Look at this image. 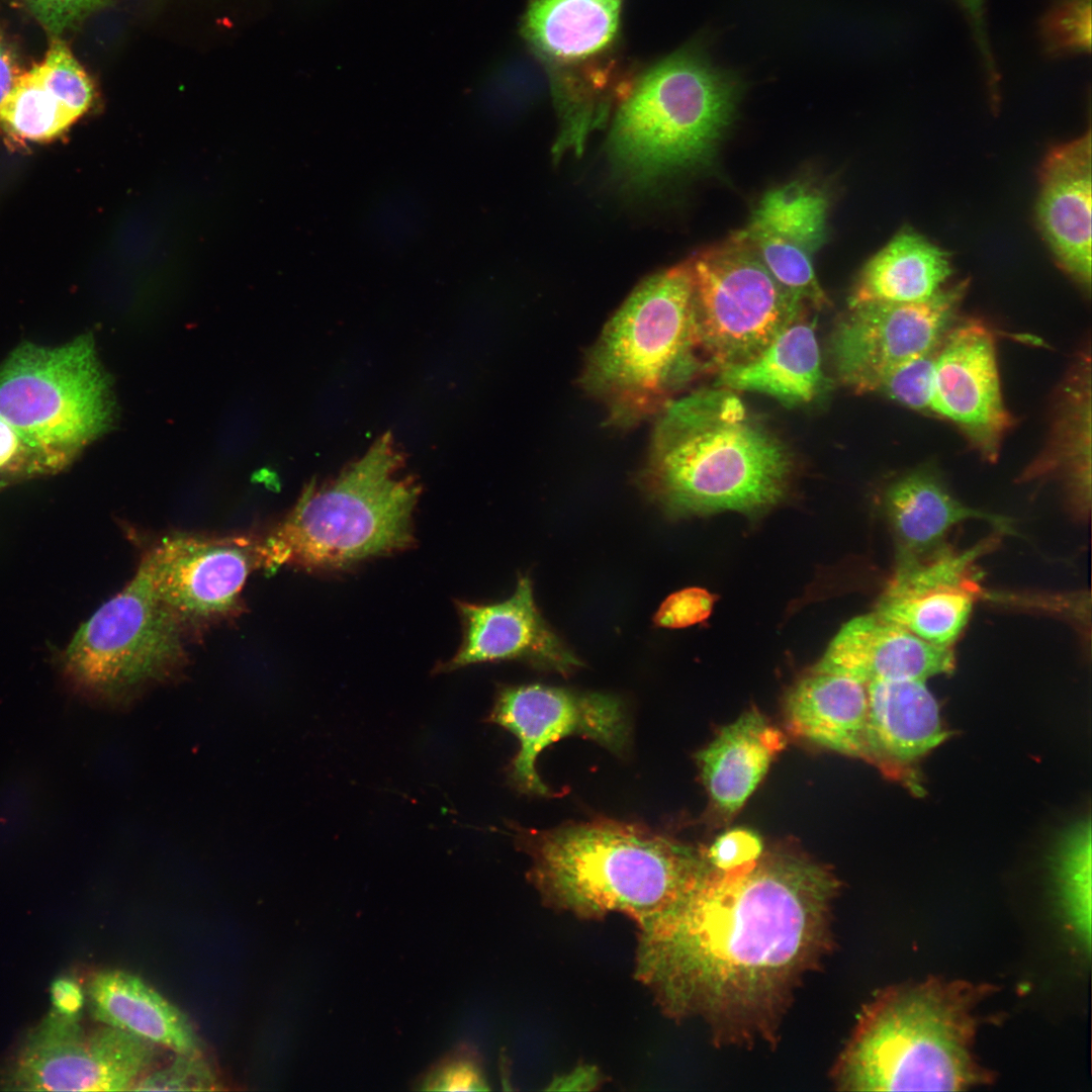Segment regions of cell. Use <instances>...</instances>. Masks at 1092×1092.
<instances>
[{
	"label": "cell",
	"mask_w": 1092,
	"mask_h": 1092,
	"mask_svg": "<svg viewBox=\"0 0 1092 1092\" xmlns=\"http://www.w3.org/2000/svg\"><path fill=\"white\" fill-rule=\"evenodd\" d=\"M838 889L827 868L788 849L710 864L638 925L637 978L672 1018L703 1019L719 1045L775 1042L795 989L832 946Z\"/></svg>",
	"instance_id": "6da1fadb"
},
{
	"label": "cell",
	"mask_w": 1092,
	"mask_h": 1092,
	"mask_svg": "<svg viewBox=\"0 0 1092 1092\" xmlns=\"http://www.w3.org/2000/svg\"><path fill=\"white\" fill-rule=\"evenodd\" d=\"M655 418L638 480L668 517L721 511L754 516L784 498L791 455L732 390L675 397Z\"/></svg>",
	"instance_id": "7a4b0ae2"
},
{
	"label": "cell",
	"mask_w": 1092,
	"mask_h": 1092,
	"mask_svg": "<svg viewBox=\"0 0 1092 1092\" xmlns=\"http://www.w3.org/2000/svg\"><path fill=\"white\" fill-rule=\"evenodd\" d=\"M988 986L929 979L881 991L837 1059L843 1091H961L992 1081L973 1055L974 1009Z\"/></svg>",
	"instance_id": "3957f363"
},
{
	"label": "cell",
	"mask_w": 1092,
	"mask_h": 1092,
	"mask_svg": "<svg viewBox=\"0 0 1092 1092\" xmlns=\"http://www.w3.org/2000/svg\"><path fill=\"white\" fill-rule=\"evenodd\" d=\"M528 849L533 880L551 905L587 918L621 912L638 925L670 906L710 867L705 851L612 820L535 833Z\"/></svg>",
	"instance_id": "277c9868"
},
{
	"label": "cell",
	"mask_w": 1092,
	"mask_h": 1092,
	"mask_svg": "<svg viewBox=\"0 0 1092 1092\" xmlns=\"http://www.w3.org/2000/svg\"><path fill=\"white\" fill-rule=\"evenodd\" d=\"M404 467L387 432L334 478L309 483L262 539L265 568L341 570L410 548L421 486Z\"/></svg>",
	"instance_id": "5b68a950"
},
{
	"label": "cell",
	"mask_w": 1092,
	"mask_h": 1092,
	"mask_svg": "<svg viewBox=\"0 0 1092 1092\" xmlns=\"http://www.w3.org/2000/svg\"><path fill=\"white\" fill-rule=\"evenodd\" d=\"M705 368L687 263L642 281L586 355L580 382L607 422L630 429L656 417Z\"/></svg>",
	"instance_id": "8992f818"
},
{
	"label": "cell",
	"mask_w": 1092,
	"mask_h": 1092,
	"mask_svg": "<svg viewBox=\"0 0 1092 1092\" xmlns=\"http://www.w3.org/2000/svg\"><path fill=\"white\" fill-rule=\"evenodd\" d=\"M738 87L703 57L680 52L644 74L615 114L609 150L628 179L647 184L712 160Z\"/></svg>",
	"instance_id": "52a82bcc"
},
{
	"label": "cell",
	"mask_w": 1092,
	"mask_h": 1092,
	"mask_svg": "<svg viewBox=\"0 0 1092 1092\" xmlns=\"http://www.w3.org/2000/svg\"><path fill=\"white\" fill-rule=\"evenodd\" d=\"M115 416L112 382L90 335L58 347L23 343L0 366V417L52 474L110 430Z\"/></svg>",
	"instance_id": "ba28073f"
},
{
	"label": "cell",
	"mask_w": 1092,
	"mask_h": 1092,
	"mask_svg": "<svg viewBox=\"0 0 1092 1092\" xmlns=\"http://www.w3.org/2000/svg\"><path fill=\"white\" fill-rule=\"evenodd\" d=\"M187 636L140 563L121 592L78 629L61 661L83 693L126 708L181 676L188 663Z\"/></svg>",
	"instance_id": "9c48e42d"
},
{
	"label": "cell",
	"mask_w": 1092,
	"mask_h": 1092,
	"mask_svg": "<svg viewBox=\"0 0 1092 1092\" xmlns=\"http://www.w3.org/2000/svg\"><path fill=\"white\" fill-rule=\"evenodd\" d=\"M694 329L705 368L724 370L759 354L805 306L736 235L686 262Z\"/></svg>",
	"instance_id": "30bf717a"
},
{
	"label": "cell",
	"mask_w": 1092,
	"mask_h": 1092,
	"mask_svg": "<svg viewBox=\"0 0 1092 1092\" xmlns=\"http://www.w3.org/2000/svg\"><path fill=\"white\" fill-rule=\"evenodd\" d=\"M79 1018L52 1011L5 1074V1090L127 1091L150 1072L157 1045L104 1025L87 1033Z\"/></svg>",
	"instance_id": "8fae6325"
},
{
	"label": "cell",
	"mask_w": 1092,
	"mask_h": 1092,
	"mask_svg": "<svg viewBox=\"0 0 1092 1092\" xmlns=\"http://www.w3.org/2000/svg\"><path fill=\"white\" fill-rule=\"evenodd\" d=\"M141 563L187 635L237 616L248 576L265 568L262 539L242 535H167L146 551Z\"/></svg>",
	"instance_id": "7c38bea8"
},
{
	"label": "cell",
	"mask_w": 1092,
	"mask_h": 1092,
	"mask_svg": "<svg viewBox=\"0 0 1092 1092\" xmlns=\"http://www.w3.org/2000/svg\"><path fill=\"white\" fill-rule=\"evenodd\" d=\"M488 721L518 738L520 748L510 776L519 789L537 796L551 794L536 770L538 755L550 744L577 735L616 754L629 744L630 727L622 701L602 693L541 684L503 687Z\"/></svg>",
	"instance_id": "4fadbf2b"
},
{
	"label": "cell",
	"mask_w": 1092,
	"mask_h": 1092,
	"mask_svg": "<svg viewBox=\"0 0 1092 1092\" xmlns=\"http://www.w3.org/2000/svg\"><path fill=\"white\" fill-rule=\"evenodd\" d=\"M968 285L962 281L916 302L850 306L831 339L840 380L858 393L875 391L890 368L937 348L952 328Z\"/></svg>",
	"instance_id": "5bb4252c"
},
{
	"label": "cell",
	"mask_w": 1092,
	"mask_h": 1092,
	"mask_svg": "<svg viewBox=\"0 0 1092 1092\" xmlns=\"http://www.w3.org/2000/svg\"><path fill=\"white\" fill-rule=\"evenodd\" d=\"M932 412L956 424L971 445L994 461L1012 419L1000 386L995 339L986 325L952 327L935 359Z\"/></svg>",
	"instance_id": "9a60e30c"
},
{
	"label": "cell",
	"mask_w": 1092,
	"mask_h": 1092,
	"mask_svg": "<svg viewBox=\"0 0 1092 1092\" xmlns=\"http://www.w3.org/2000/svg\"><path fill=\"white\" fill-rule=\"evenodd\" d=\"M981 552L979 546L962 553L939 546L899 556L876 614L927 642L949 647L967 624L979 590L973 562Z\"/></svg>",
	"instance_id": "2e32d148"
},
{
	"label": "cell",
	"mask_w": 1092,
	"mask_h": 1092,
	"mask_svg": "<svg viewBox=\"0 0 1092 1092\" xmlns=\"http://www.w3.org/2000/svg\"><path fill=\"white\" fill-rule=\"evenodd\" d=\"M462 642L455 655L436 667L448 672L467 665L518 660L563 676L583 663L544 620L534 600L533 583L519 574L514 594L505 601L456 603Z\"/></svg>",
	"instance_id": "e0dca14e"
},
{
	"label": "cell",
	"mask_w": 1092,
	"mask_h": 1092,
	"mask_svg": "<svg viewBox=\"0 0 1092 1092\" xmlns=\"http://www.w3.org/2000/svg\"><path fill=\"white\" fill-rule=\"evenodd\" d=\"M827 209L822 192L792 182L768 191L746 228L736 234L789 293L815 307L828 302L813 265L825 241Z\"/></svg>",
	"instance_id": "ac0fdd59"
},
{
	"label": "cell",
	"mask_w": 1092,
	"mask_h": 1092,
	"mask_svg": "<svg viewBox=\"0 0 1092 1092\" xmlns=\"http://www.w3.org/2000/svg\"><path fill=\"white\" fill-rule=\"evenodd\" d=\"M1091 131L1054 148L1040 172L1037 221L1060 266L1091 286Z\"/></svg>",
	"instance_id": "d6986e66"
},
{
	"label": "cell",
	"mask_w": 1092,
	"mask_h": 1092,
	"mask_svg": "<svg viewBox=\"0 0 1092 1092\" xmlns=\"http://www.w3.org/2000/svg\"><path fill=\"white\" fill-rule=\"evenodd\" d=\"M949 647L927 642L876 613L842 627L814 669L843 674L864 685L919 679L953 669Z\"/></svg>",
	"instance_id": "ffe728a7"
},
{
	"label": "cell",
	"mask_w": 1092,
	"mask_h": 1092,
	"mask_svg": "<svg viewBox=\"0 0 1092 1092\" xmlns=\"http://www.w3.org/2000/svg\"><path fill=\"white\" fill-rule=\"evenodd\" d=\"M867 691L871 762L906 778L910 763L946 738L938 703L919 679L872 681Z\"/></svg>",
	"instance_id": "44dd1931"
},
{
	"label": "cell",
	"mask_w": 1092,
	"mask_h": 1092,
	"mask_svg": "<svg viewBox=\"0 0 1092 1092\" xmlns=\"http://www.w3.org/2000/svg\"><path fill=\"white\" fill-rule=\"evenodd\" d=\"M867 685L813 669L788 694L789 731L819 746L871 761Z\"/></svg>",
	"instance_id": "7402d4cb"
},
{
	"label": "cell",
	"mask_w": 1092,
	"mask_h": 1092,
	"mask_svg": "<svg viewBox=\"0 0 1092 1092\" xmlns=\"http://www.w3.org/2000/svg\"><path fill=\"white\" fill-rule=\"evenodd\" d=\"M784 746L782 732L750 710L698 752L703 783L720 815L730 818L740 810Z\"/></svg>",
	"instance_id": "603a6c76"
},
{
	"label": "cell",
	"mask_w": 1092,
	"mask_h": 1092,
	"mask_svg": "<svg viewBox=\"0 0 1092 1092\" xmlns=\"http://www.w3.org/2000/svg\"><path fill=\"white\" fill-rule=\"evenodd\" d=\"M94 1018L177 1054L201 1053V1041L188 1017L141 978L123 971H103L89 982Z\"/></svg>",
	"instance_id": "cb8c5ba5"
},
{
	"label": "cell",
	"mask_w": 1092,
	"mask_h": 1092,
	"mask_svg": "<svg viewBox=\"0 0 1092 1092\" xmlns=\"http://www.w3.org/2000/svg\"><path fill=\"white\" fill-rule=\"evenodd\" d=\"M826 379L814 322L800 314L754 358L720 371L718 385L753 391L787 404L815 399Z\"/></svg>",
	"instance_id": "d4e9b609"
},
{
	"label": "cell",
	"mask_w": 1092,
	"mask_h": 1092,
	"mask_svg": "<svg viewBox=\"0 0 1092 1092\" xmlns=\"http://www.w3.org/2000/svg\"><path fill=\"white\" fill-rule=\"evenodd\" d=\"M950 273L946 252L923 236L904 231L864 265L849 307L871 302L906 303L928 299L943 288Z\"/></svg>",
	"instance_id": "484cf974"
},
{
	"label": "cell",
	"mask_w": 1092,
	"mask_h": 1092,
	"mask_svg": "<svg viewBox=\"0 0 1092 1092\" xmlns=\"http://www.w3.org/2000/svg\"><path fill=\"white\" fill-rule=\"evenodd\" d=\"M622 0H534L524 32L544 57L574 62L605 49L619 25Z\"/></svg>",
	"instance_id": "4316f807"
},
{
	"label": "cell",
	"mask_w": 1092,
	"mask_h": 1092,
	"mask_svg": "<svg viewBox=\"0 0 1092 1092\" xmlns=\"http://www.w3.org/2000/svg\"><path fill=\"white\" fill-rule=\"evenodd\" d=\"M886 510L899 541V554L919 555L937 548L946 531L967 519H984L1006 528L1004 519L957 500L925 470L896 481L886 494Z\"/></svg>",
	"instance_id": "83f0119b"
},
{
	"label": "cell",
	"mask_w": 1092,
	"mask_h": 1092,
	"mask_svg": "<svg viewBox=\"0 0 1092 1092\" xmlns=\"http://www.w3.org/2000/svg\"><path fill=\"white\" fill-rule=\"evenodd\" d=\"M1063 471L1077 496L1090 497L1091 366L1082 357L1066 381L1048 445L1030 471Z\"/></svg>",
	"instance_id": "f1b7e54d"
},
{
	"label": "cell",
	"mask_w": 1092,
	"mask_h": 1092,
	"mask_svg": "<svg viewBox=\"0 0 1092 1092\" xmlns=\"http://www.w3.org/2000/svg\"><path fill=\"white\" fill-rule=\"evenodd\" d=\"M1091 822L1082 820L1061 840L1056 856L1060 896L1070 929L1089 950L1091 941Z\"/></svg>",
	"instance_id": "f546056e"
},
{
	"label": "cell",
	"mask_w": 1092,
	"mask_h": 1092,
	"mask_svg": "<svg viewBox=\"0 0 1092 1092\" xmlns=\"http://www.w3.org/2000/svg\"><path fill=\"white\" fill-rule=\"evenodd\" d=\"M75 121L31 69L20 75L0 105L3 129L25 141L48 142L64 133Z\"/></svg>",
	"instance_id": "4dcf8cb0"
},
{
	"label": "cell",
	"mask_w": 1092,
	"mask_h": 1092,
	"mask_svg": "<svg viewBox=\"0 0 1092 1092\" xmlns=\"http://www.w3.org/2000/svg\"><path fill=\"white\" fill-rule=\"evenodd\" d=\"M31 71L76 120L91 107L95 98L93 82L63 41L55 39L44 59Z\"/></svg>",
	"instance_id": "1f68e13d"
},
{
	"label": "cell",
	"mask_w": 1092,
	"mask_h": 1092,
	"mask_svg": "<svg viewBox=\"0 0 1092 1092\" xmlns=\"http://www.w3.org/2000/svg\"><path fill=\"white\" fill-rule=\"evenodd\" d=\"M939 346L890 368L879 380L875 391L883 392L909 408L932 412L934 366Z\"/></svg>",
	"instance_id": "d6a6232c"
},
{
	"label": "cell",
	"mask_w": 1092,
	"mask_h": 1092,
	"mask_svg": "<svg viewBox=\"0 0 1092 1092\" xmlns=\"http://www.w3.org/2000/svg\"><path fill=\"white\" fill-rule=\"evenodd\" d=\"M1049 48L1058 53H1079L1091 48V0H1062L1043 24Z\"/></svg>",
	"instance_id": "836d02e7"
},
{
	"label": "cell",
	"mask_w": 1092,
	"mask_h": 1092,
	"mask_svg": "<svg viewBox=\"0 0 1092 1092\" xmlns=\"http://www.w3.org/2000/svg\"><path fill=\"white\" fill-rule=\"evenodd\" d=\"M220 1089L210 1064L199 1054H177L166 1067L149 1072L131 1090H194Z\"/></svg>",
	"instance_id": "e575fe53"
},
{
	"label": "cell",
	"mask_w": 1092,
	"mask_h": 1092,
	"mask_svg": "<svg viewBox=\"0 0 1092 1092\" xmlns=\"http://www.w3.org/2000/svg\"><path fill=\"white\" fill-rule=\"evenodd\" d=\"M48 474L43 457L0 417V485Z\"/></svg>",
	"instance_id": "d590c367"
},
{
	"label": "cell",
	"mask_w": 1092,
	"mask_h": 1092,
	"mask_svg": "<svg viewBox=\"0 0 1092 1092\" xmlns=\"http://www.w3.org/2000/svg\"><path fill=\"white\" fill-rule=\"evenodd\" d=\"M716 598L701 587H688L667 597L653 617L660 628H686L704 622L712 613Z\"/></svg>",
	"instance_id": "8d00e7d4"
},
{
	"label": "cell",
	"mask_w": 1092,
	"mask_h": 1092,
	"mask_svg": "<svg viewBox=\"0 0 1092 1092\" xmlns=\"http://www.w3.org/2000/svg\"><path fill=\"white\" fill-rule=\"evenodd\" d=\"M424 1090H485L486 1082L476 1062L457 1053L439 1062L421 1082Z\"/></svg>",
	"instance_id": "74e56055"
},
{
	"label": "cell",
	"mask_w": 1092,
	"mask_h": 1092,
	"mask_svg": "<svg viewBox=\"0 0 1092 1092\" xmlns=\"http://www.w3.org/2000/svg\"><path fill=\"white\" fill-rule=\"evenodd\" d=\"M763 851L757 834L744 828L729 830L720 835L705 855L716 869L730 870L756 859Z\"/></svg>",
	"instance_id": "f35d334b"
},
{
	"label": "cell",
	"mask_w": 1092,
	"mask_h": 1092,
	"mask_svg": "<svg viewBox=\"0 0 1092 1092\" xmlns=\"http://www.w3.org/2000/svg\"><path fill=\"white\" fill-rule=\"evenodd\" d=\"M33 15L50 31L60 34L103 0H24Z\"/></svg>",
	"instance_id": "ab89813d"
},
{
	"label": "cell",
	"mask_w": 1092,
	"mask_h": 1092,
	"mask_svg": "<svg viewBox=\"0 0 1092 1092\" xmlns=\"http://www.w3.org/2000/svg\"><path fill=\"white\" fill-rule=\"evenodd\" d=\"M53 1011L65 1017H80L84 1005L81 987L72 979L59 978L51 986Z\"/></svg>",
	"instance_id": "60d3db41"
},
{
	"label": "cell",
	"mask_w": 1092,
	"mask_h": 1092,
	"mask_svg": "<svg viewBox=\"0 0 1092 1092\" xmlns=\"http://www.w3.org/2000/svg\"><path fill=\"white\" fill-rule=\"evenodd\" d=\"M21 74L13 52L0 31V105Z\"/></svg>",
	"instance_id": "b9f144b4"
},
{
	"label": "cell",
	"mask_w": 1092,
	"mask_h": 1092,
	"mask_svg": "<svg viewBox=\"0 0 1092 1092\" xmlns=\"http://www.w3.org/2000/svg\"><path fill=\"white\" fill-rule=\"evenodd\" d=\"M972 18L973 25L981 39L982 49H985L983 38V7L985 0H960Z\"/></svg>",
	"instance_id": "7bdbcfd3"
}]
</instances>
